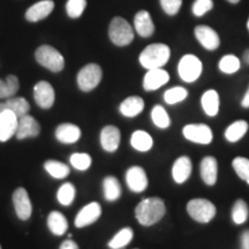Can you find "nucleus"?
<instances>
[{
	"mask_svg": "<svg viewBox=\"0 0 249 249\" xmlns=\"http://www.w3.org/2000/svg\"><path fill=\"white\" fill-rule=\"evenodd\" d=\"M249 129V124L246 120H236L232 123L225 129L224 136H225L226 141L230 143H236L240 140L244 139V136L247 134Z\"/></svg>",
	"mask_w": 249,
	"mask_h": 249,
	"instance_id": "a878e982",
	"label": "nucleus"
},
{
	"mask_svg": "<svg viewBox=\"0 0 249 249\" xmlns=\"http://www.w3.org/2000/svg\"><path fill=\"white\" fill-rule=\"evenodd\" d=\"M20 83L15 75H8L5 80H0V99H7L14 97L18 91Z\"/></svg>",
	"mask_w": 249,
	"mask_h": 249,
	"instance_id": "c756f323",
	"label": "nucleus"
},
{
	"mask_svg": "<svg viewBox=\"0 0 249 249\" xmlns=\"http://www.w3.org/2000/svg\"><path fill=\"white\" fill-rule=\"evenodd\" d=\"M13 205L15 213L21 220L29 219L33 213V205H31L29 194L22 187L15 189L13 193Z\"/></svg>",
	"mask_w": 249,
	"mask_h": 249,
	"instance_id": "9b49d317",
	"label": "nucleus"
},
{
	"mask_svg": "<svg viewBox=\"0 0 249 249\" xmlns=\"http://www.w3.org/2000/svg\"><path fill=\"white\" fill-rule=\"evenodd\" d=\"M227 1H230V2H231V4H238V2L240 1V0H227Z\"/></svg>",
	"mask_w": 249,
	"mask_h": 249,
	"instance_id": "de8ad7c7",
	"label": "nucleus"
},
{
	"mask_svg": "<svg viewBox=\"0 0 249 249\" xmlns=\"http://www.w3.org/2000/svg\"><path fill=\"white\" fill-rule=\"evenodd\" d=\"M201 179L205 185L213 187L218 179V161L213 156H205L200 163Z\"/></svg>",
	"mask_w": 249,
	"mask_h": 249,
	"instance_id": "4468645a",
	"label": "nucleus"
},
{
	"mask_svg": "<svg viewBox=\"0 0 249 249\" xmlns=\"http://www.w3.org/2000/svg\"><path fill=\"white\" fill-rule=\"evenodd\" d=\"M29 110V103L23 97H11L6 99L5 102H0V112L11 111L18 118H21L24 114H28Z\"/></svg>",
	"mask_w": 249,
	"mask_h": 249,
	"instance_id": "5701e85b",
	"label": "nucleus"
},
{
	"mask_svg": "<svg viewBox=\"0 0 249 249\" xmlns=\"http://www.w3.org/2000/svg\"><path fill=\"white\" fill-rule=\"evenodd\" d=\"M182 135L187 141L196 144H210L213 140V129L205 124H188L182 128Z\"/></svg>",
	"mask_w": 249,
	"mask_h": 249,
	"instance_id": "6e6552de",
	"label": "nucleus"
},
{
	"mask_svg": "<svg viewBox=\"0 0 249 249\" xmlns=\"http://www.w3.org/2000/svg\"><path fill=\"white\" fill-rule=\"evenodd\" d=\"M144 108V101L139 96H130L120 104V113L126 118H134L139 116Z\"/></svg>",
	"mask_w": 249,
	"mask_h": 249,
	"instance_id": "b1692460",
	"label": "nucleus"
},
{
	"mask_svg": "<svg viewBox=\"0 0 249 249\" xmlns=\"http://www.w3.org/2000/svg\"><path fill=\"white\" fill-rule=\"evenodd\" d=\"M134 236V232L130 227H124L108 241V247L111 249H121L130 244Z\"/></svg>",
	"mask_w": 249,
	"mask_h": 249,
	"instance_id": "2f4dec72",
	"label": "nucleus"
},
{
	"mask_svg": "<svg viewBox=\"0 0 249 249\" xmlns=\"http://www.w3.org/2000/svg\"><path fill=\"white\" fill-rule=\"evenodd\" d=\"M54 8V2L52 0H42V1L37 2L33 5L28 9L26 13V18L30 22H37V21L43 20V18H48L51 12Z\"/></svg>",
	"mask_w": 249,
	"mask_h": 249,
	"instance_id": "aec40b11",
	"label": "nucleus"
},
{
	"mask_svg": "<svg viewBox=\"0 0 249 249\" xmlns=\"http://www.w3.org/2000/svg\"><path fill=\"white\" fill-rule=\"evenodd\" d=\"M103 193L104 198L108 202L119 200L121 196V185L113 176H108L103 180Z\"/></svg>",
	"mask_w": 249,
	"mask_h": 249,
	"instance_id": "cd10ccee",
	"label": "nucleus"
},
{
	"mask_svg": "<svg viewBox=\"0 0 249 249\" xmlns=\"http://www.w3.org/2000/svg\"><path fill=\"white\" fill-rule=\"evenodd\" d=\"M170 80V74L163 68L149 70L143 79V88L145 91H155L166 85Z\"/></svg>",
	"mask_w": 249,
	"mask_h": 249,
	"instance_id": "2eb2a0df",
	"label": "nucleus"
},
{
	"mask_svg": "<svg viewBox=\"0 0 249 249\" xmlns=\"http://www.w3.org/2000/svg\"><path fill=\"white\" fill-rule=\"evenodd\" d=\"M18 118L11 111L0 112V142L8 141L15 135L18 129Z\"/></svg>",
	"mask_w": 249,
	"mask_h": 249,
	"instance_id": "a211bd4d",
	"label": "nucleus"
},
{
	"mask_svg": "<svg viewBox=\"0 0 249 249\" xmlns=\"http://www.w3.org/2000/svg\"><path fill=\"white\" fill-rule=\"evenodd\" d=\"M195 36L200 44L209 51H214L219 48V36L213 28L208 26H197L195 28Z\"/></svg>",
	"mask_w": 249,
	"mask_h": 249,
	"instance_id": "6ab92c4d",
	"label": "nucleus"
},
{
	"mask_svg": "<svg viewBox=\"0 0 249 249\" xmlns=\"http://www.w3.org/2000/svg\"><path fill=\"white\" fill-rule=\"evenodd\" d=\"M182 0H160L161 8L169 15H176L181 7Z\"/></svg>",
	"mask_w": 249,
	"mask_h": 249,
	"instance_id": "79ce46f5",
	"label": "nucleus"
},
{
	"mask_svg": "<svg viewBox=\"0 0 249 249\" xmlns=\"http://www.w3.org/2000/svg\"><path fill=\"white\" fill-rule=\"evenodd\" d=\"M213 0H195L193 5V13L196 17H203V15L213 9Z\"/></svg>",
	"mask_w": 249,
	"mask_h": 249,
	"instance_id": "a19ab883",
	"label": "nucleus"
},
{
	"mask_svg": "<svg viewBox=\"0 0 249 249\" xmlns=\"http://www.w3.org/2000/svg\"><path fill=\"white\" fill-rule=\"evenodd\" d=\"M240 242L241 249H249V230H246V231L242 232Z\"/></svg>",
	"mask_w": 249,
	"mask_h": 249,
	"instance_id": "37998d69",
	"label": "nucleus"
},
{
	"mask_svg": "<svg viewBox=\"0 0 249 249\" xmlns=\"http://www.w3.org/2000/svg\"><path fill=\"white\" fill-rule=\"evenodd\" d=\"M103 71L97 64H88L77 74V86L85 92L91 91L101 83Z\"/></svg>",
	"mask_w": 249,
	"mask_h": 249,
	"instance_id": "0eeeda50",
	"label": "nucleus"
},
{
	"mask_svg": "<svg viewBox=\"0 0 249 249\" xmlns=\"http://www.w3.org/2000/svg\"><path fill=\"white\" fill-rule=\"evenodd\" d=\"M0 249H1V246H0Z\"/></svg>",
	"mask_w": 249,
	"mask_h": 249,
	"instance_id": "8fccbe9b",
	"label": "nucleus"
},
{
	"mask_svg": "<svg viewBox=\"0 0 249 249\" xmlns=\"http://www.w3.org/2000/svg\"><path fill=\"white\" fill-rule=\"evenodd\" d=\"M71 164L73 165L74 169L79 171H87L91 166L92 160L90 155L85 154V152H76L71 156Z\"/></svg>",
	"mask_w": 249,
	"mask_h": 249,
	"instance_id": "58836bf2",
	"label": "nucleus"
},
{
	"mask_svg": "<svg viewBox=\"0 0 249 249\" xmlns=\"http://www.w3.org/2000/svg\"><path fill=\"white\" fill-rule=\"evenodd\" d=\"M241 107L244 108H249V87L241 101Z\"/></svg>",
	"mask_w": 249,
	"mask_h": 249,
	"instance_id": "a18cd8bd",
	"label": "nucleus"
},
{
	"mask_svg": "<svg viewBox=\"0 0 249 249\" xmlns=\"http://www.w3.org/2000/svg\"><path fill=\"white\" fill-rule=\"evenodd\" d=\"M48 227L54 235H64L68 229L66 217L59 211H52L48 217Z\"/></svg>",
	"mask_w": 249,
	"mask_h": 249,
	"instance_id": "c85d7f7f",
	"label": "nucleus"
},
{
	"mask_svg": "<svg viewBox=\"0 0 249 249\" xmlns=\"http://www.w3.org/2000/svg\"><path fill=\"white\" fill-rule=\"evenodd\" d=\"M171 55V50L166 44L156 43V44L148 45L140 54V64L145 70H155L161 68L167 64Z\"/></svg>",
	"mask_w": 249,
	"mask_h": 249,
	"instance_id": "f03ea898",
	"label": "nucleus"
},
{
	"mask_svg": "<svg viewBox=\"0 0 249 249\" xmlns=\"http://www.w3.org/2000/svg\"><path fill=\"white\" fill-rule=\"evenodd\" d=\"M231 217L235 225H241L247 222L249 218V207L247 202L241 198L236 200L232 207Z\"/></svg>",
	"mask_w": 249,
	"mask_h": 249,
	"instance_id": "7c9ffc66",
	"label": "nucleus"
},
{
	"mask_svg": "<svg viewBox=\"0 0 249 249\" xmlns=\"http://www.w3.org/2000/svg\"><path fill=\"white\" fill-rule=\"evenodd\" d=\"M87 6V0H68L66 4V11L68 17L77 18L83 14Z\"/></svg>",
	"mask_w": 249,
	"mask_h": 249,
	"instance_id": "ea45409f",
	"label": "nucleus"
},
{
	"mask_svg": "<svg viewBox=\"0 0 249 249\" xmlns=\"http://www.w3.org/2000/svg\"><path fill=\"white\" fill-rule=\"evenodd\" d=\"M102 214V207L98 202H91L79 211L75 217V226L77 229L89 226L97 222Z\"/></svg>",
	"mask_w": 249,
	"mask_h": 249,
	"instance_id": "f8f14e48",
	"label": "nucleus"
},
{
	"mask_svg": "<svg viewBox=\"0 0 249 249\" xmlns=\"http://www.w3.org/2000/svg\"><path fill=\"white\" fill-rule=\"evenodd\" d=\"M130 145L140 152H147L154 145V140L145 130H135L130 136Z\"/></svg>",
	"mask_w": 249,
	"mask_h": 249,
	"instance_id": "bb28decb",
	"label": "nucleus"
},
{
	"mask_svg": "<svg viewBox=\"0 0 249 249\" xmlns=\"http://www.w3.org/2000/svg\"><path fill=\"white\" fill-rule=\"evenodd\" d=\"M187 213L195 222L208 224L216 217V205L207 198H193L187 203Z\"/></svg>",
	"mask_w": 249,
	"mask_h": 249,
	"instance_id": "7ed1b4c3",
	"label": "nucleus"
},
{
	"mask_svg": "<svg viewBox=\"0 0 249 249\" xmlns=\"http://www.w3.org/2000/svg\"><path fill=\"white\" fill-rule=\"evenodd\" d=\"M121 133L116 126H105L101 132V145L107 152H116L120 145Z\"/></svg>",
	"mask_w": 249,
	"mask_h": 249,
	"instance_id": "f3484780",
	"label": "nucleus"
},
{
	"mask_svg": "<svg viewBox=\"0 0 249 249\" xmlns=\"http://www.w3.org/2000/svg\"><path fill=\"white\" fill-rule=\"evenodd\" d=\"M232 167L236 176L249 186V158L238 156L232 160Z\"/></svg>",
	"mask_w": 249,
	"mask_h": 249,
	"instance_id": "c9c22d12",
	"label": "nucleus"
},
{
	"mask_svg": "<svg viewBox=\"0 0 249 249\" xmlns=\"http://www.w3.org/2000/svg\"><path fill=\"white\" fill-rule=\"evenodd\" d=\"M218 67H219V71H223L224 74H234L241 67L240 59L235 57L234 54H226L220 59Z\"/></svg>",
	"mask_w": 249,
	"mask_h": 249,
	"instance_id": "f704fd0d",
	"label": "nucleus"
},
{
	"mask_svg": "<svg viewBox=\"0 0 249 249\" xmlns=\"http://www.w3.org/2000/svg\"><path fill=\"white\" fill-rule=\"evenodd\" d=\"M55 138L59 142L65 144H73L81 138V129L76 124H61L55 129Z\"/></svg>",
	"mask_w": 249,
	"mask_h": 249,
	"instance_id": "412c9836",
	"label": "nucleus"
},
{
	"mask_svg": "<svg viewBox=\"0 0 249 249\" xmlns=\"http://www.w3.org/2000/svg\"><path fill=\"white\" fill-rule=\"evenodd\" d=\"M34 98H35L36 104L39 107L45 108V110L51 108L55 101L53 87L46 81H40V82L36 83L35 88H34Z\"/></svg>",
	"mask_w": 249,
	"mask_h": 249,
	"instance_id": "9d476101",
	"label": "nucleus"
},
{
	"mask_svg": "<svg viewBox=\"0 0 249 249\" xmlns=\"http://www.w3.org/2000/svg\"><path fill=\"white\" fill-rule=\"evenodd\" d=\"M201 105L208 117H216L219 112V95L216 90L211 89L202 95Z\"/></svg>",
	"mask_w": 249,
	"mask_h": 249,
	"instance_id": "393cba45",
	"label": "nucleus"
},
{
	"mask_svg": "<svg viewBox=\"0 0 249 249\" xmlns=\"http://www.w3.org/2000/svg\"><path fill=\"white\" fill-rule=\"evenodd\" d=\"M108 36L114 45L127 46L133 42L134 30L124 18L117 17L111 21Z\"/></svg>",
	"mask_w": 249,
	"mask_h": 249,
	"instance_id": "20e7f679",
	"label": "nucleus"
},
{
	"mask_svg": "<svg viewBox=\"0 0 249 249\" xmlns=\"http://www.w3.org/2000/svg\"><path fill=\"white\" fill-rule=\"evenodd\" d=\"M166 213V205L163 198L148 197L142 200L135 208V218L142 226H152L163 219Z\"/></svg>",
	"mask_w": 249,
	"mask_h": 249,
	"instance_id": "f257e3e1",
	"label": "nucleus"
},
{
	"mask_svg": "<svg viewBox=\"0 0 249 249\" xmlns=\"http://www.w3.org/2000/svg\"><path fill=\"white\" fill-rule=\"evenodd\" d=\"M203 71L202 61L194 54H186L180 59L178 73L180 79L187 83L195 82L201 76Z\"/></svg>",
	"mask_w": 249,
	"mask_h": 249,
	"instance_id": "423d86ee",
	"label": "nucleus"
},
{
	"mask_svg": "<svg viewBox=\"0 0 249 249\" xmlns=\"http://www.w3.org/2000/svg\"><path fill=\"white\" fill-rule=\"evenodd\" d=\"M134 26L136 33L141 37H150L155 33V24L151 20V15L147 11H141L135 15L134 18Z\"/></svg>",
	"mask_w": 249,
	"mask_h": 249,
	"instance_id": "4be33fe9",
	"label": "nucleus"
},
{
	"mask_svg": "<svg viewBox=\"0 0 249 249\" xmlns=\"http://www.w3.org/2000/svg\"><path fill=\"white\" fill-rule=\"evenodd\" d=\"M36 60L43 67L48 68L49 71L58 73L65 67V59L58 50L50 45H42L36 50L35 53Z\"/></svg>",
	"mask_w": 249,
	"mask_h": 249,
	"instance_id": "39448f33",
	"label": "nucleus"
},
{
	"mask_svg": "<svg viewBox=\"0 0 249 249\" xmlns=\"http://www.w3.org/2000/svg\"><path fill=\"white\" fill-rule=\"evenodd\" d=\"M44 169L46 170L50 176L53 177L55 179H64L70 174L71 169L67 166L66 164L61 163V161L50 160L45 161Z\"/></svg>",
	"mask_w": 249,
	"mask_h": 249,
	"instance_id": "473e14b6",
	"label": "nucleus"
},
{
	"mask_svg": "<svg viewBox=\"0 0 249 249\" xmlns=\"http://www.w3.org/2000/svg\"><path fill=\"white\" fill-rule=\"evenodd\" d=\"M40 133V126L35 118L24 114L21 118H18V129L15 135L18 140H24L29 138H36Z\"/></svg>",
	"mask_w": 249,
	"mask_h": 249,
	"instance_id": "ddd939ff",
	"label": "nucleus"
},
{
	"mask_svg": "<svg viewBox=\"0 0 249 249\" xmlns=\"http://www.w3.org/2000/svg\"><path fill=\"white\" fill-rule=\"evenodd\" d=\"M244 61H245V64L246 65H249V49L248 50H246L245 51V53H244Z\"/></svg>",
	"mask_w": 249,
	"mask_h": 249,
	"instance_id": "49530a36",
	"label": "nucleus"
},
{
	"mask_svg": "<svg viewBox=\"0 0 249 249\" xmlns=\"http://www.w3.org/2000/svg\"><path fill=\"white\" fill-rule=\"evenodd\" d=\"M60 249H79V246H77L76 242H74L73 240H66L62 242Z\"/></svg>",
	"mask_w": 249,
	"mask_h": 249,
	"instance_id": "c03bdc74",
	"label": "nucleus"
},
{
	"mask_svg": "<svg viewBox=\"0 0 249 249\" xmlns=\"http://www.w3.org/2000/svg\"><path fill=\"white\" fill-rule=\"evenodd\" d=\"M57 198L59 203L65 205V207H68L73 203L74 200H75V187H74L73 183L66 182L64 183L57 193Z\"/></svg>",
	"mask_w": 249,
	"mask_h": 249,
	"instance_id": "e433bc0d",
	"label": "nucleus"
},
{
	"mask_svg": "<svg viewBox=\"0 0 249 249\" xmlns=\"http://www.w3.org/2000/svg\"><path fill=\"white\" fill-rule=\"evenodd\" d=\"M247 27H248V30H249V18H248V22H247Z\"/></svg>",
	"mask_w": 249,
	"mask_h": 249,
	"instance_id": "09e8293b",
	"label": "nucleus"
},
{
	"mask_svg": "<svg viewBox=\"0 0 249 249\" xmlns=\"http://www.w3.org/2000/svg\"><path fill=\"white\" fill-rule=\"evenodd\" d=\"M151 120L160 129H167L171 126L169 113L161 105H156L151 111Z\"/></svg>",
	"mask_w": 249,
	"mask_h": 249,
	"instance_id": "72a5a7b5",
	"label": "nucleus"
},
{
	"mask_svg": "<svg viewBox=\"0 0 249 249\" xmlns=\"http://www.w3.org/2000/svg\"><path fill=\"white\" fill-rule=\"evenodd\" d=\"M188 96V91L183 87H174L166 90L164 93V101L169 105L178 104V103L185 101Z\"/></svg>",
	"mask_w": 249,
	"mask_h": 249,
	"instance_id": "4c0bfd02",
	"label": "nucleus"
},
{
	"mask_svg": "<svg viewBox=\"0 0 249 249\" xmlns=\"http://www.w3.org/2000/svg\"><path fill=\"white\" fill-rule=\"evenodd\" d=\"M126 183L134 193H142L149 185L148 176L141 166H132L126 172Z\"/></svg>",
	"mask_w": 249,
	"mask_h": 249,
	"instance_id": "1a4fd4ad",
	"label": "nucleus"
},
{
	"mask_svg": "<svg viewBox=\"0 0 249 249\" xmlns=\"http://www.w3.org/2000/svg\"><path fill=\"white\" fill-rule=\"evenodd\" d=\"M193 164L188 156H180L177 158L172 166V178L174 182L182 185L191 178Z\"/></svg>",
	"mask_w": 249,
	"mask_h": 249,
	"instance_id": "dca6fc26",
	"label": "nucleus"
}]
</instances>
